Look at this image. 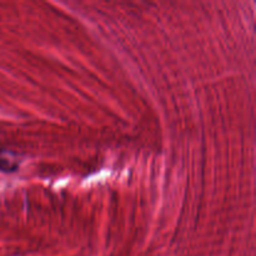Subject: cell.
Segmentation results:
<instances>
[{
  "instance_id": "obj_1",
  "label": "cell",
  "mask_w": 256,
  "mask_h": 256,
  "mask_svg": "<svg viewBox=\"0 0 256 256\" xmlns=\"http://www.w3.org/2000/svg\"><path fill=\"white\" fill-rule=\"evenodd\" d=\"M18 168H19V164H18L16 158L10 155L9 152H0V170L2 172H16Z\"/></svg>"
}]
</instances>
